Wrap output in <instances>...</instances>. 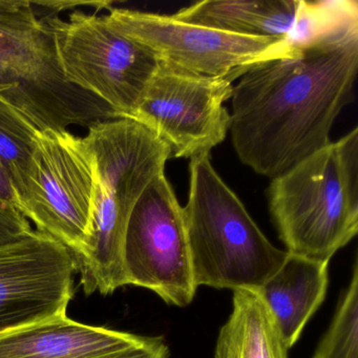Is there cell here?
<instances>
[{
    "label": "cell",
    "instance_id": "obj_19",
    "mask_svg": "<svg viewBox=\"0 0 358 358\" xmlns=\"http://www.w3.org/2000/svg\"><path fill=\"white\" fill-rule=\"evenodd\" d=\"M33 230L30 221L13 203L0 198V245L24 238Z\"/></svg>",
    "mask_w": 358,
    "mask_h": 358
},
{
    "label": "cell",
    "instance_id": "obj_1",
    "mask_svg": "<svg viewBox=\"0 0 358 358\" xmlns=\"http://www.w3.org/2000/svg\"><path fill=\"white\" fill-rule=\"evenodd\" d=\"M357 72L358 22L251 66L230 98L241 162L274 178L331 143Z\"/></svg>",
    "mask_w": 358,
    "mask_h": 358
},
{
    "label": "cell",
    "instance_id": "obj_6",
    "mask_svg": "<svg viewBox=\"0 0 358 358\" xmlns=\"http://www.w3.org/2000/svg\"><path fill=\"white\" fill-rule=\"evenodd\" d=\"M43 20L64 81L103 102L115 118H129L160 66L155 54L97 14L75 10L68 20Z\"/></svg>",
    "mask_w": 358,
    "mask_h": 358
},
{
    "label": "cell",
    "instance_id": "obj_22",
    "mask_svg": "<svg viewBox=\"0 0 358 358\" xmlns=\"http://www.w3.org/2000/svg\"><path fill=\"white\" fill-rule=\"evenodd\" d=\"M11 87H8V85H0V93H3V92L11 91Z\"/></svg>",
    "mask_w": 358,
    "mask_h": 358
},
{
    "label": "cell",
    "instance_id": "obj_17",
    "mask_svg": "<svg viewBox=\"0 0 358 358\" xmlns=\"http://www.w3.org/2000/svg\"><path fill=\"white\" fill-rule=\"evenodd\" d=\"M356 22L358 3L355 0H299L294 24L286 43L289 48L303 47Z\"/></svg>",
    "mask_w": 358,
    "mask_h": 358
},
{
    "label": "cell",
    "instance_id": "obj_2",
    "mask_svg": "<svg viewBox=\"0 0 358 358\" xmlns=\"http://www.w3.org/2000/svg\"><path fill=\"white\" fill-rule=\"evenodd\" d=\"M91 152L95 219L89 252L75 263L85 294H112L129 285L124 247L129 217L150 184L165 175L171 150L138 121H96L83 137Z\"/></svg>",
    "mask_w": 358,
    "mask_h": 358
},
{
    "label": "cell",
    "instance_id": "obj_10",
    "mask_svg": "<svg viewBox=\"0 0 358 358\" xmlns=\"http://www.w3.org/2000/svg\"><path fill=\"white\" fill-rule=\"evenodd\" d=\"M129 285L148 289L169 305L186 307L194 282L183 207L165 175L157 178L129 217L124 247Z\"/></svg>",
    "mask_w": 358,
    "mask_h": 358
},
{
    "label": "cell",
    "instance_id": "obj_21",
    "mask_svg": "<svg viewBox=\"0 0 358 358\" xmlns=\"http://www.w3.org/2000/svg\"><path fill=\"white\" fill-rule=\"evenodd\" d=\"M0 198L13 203L16 206L15 194H14V190L12 188L11 180H10L7 171L1 165H0Z\"/></svg>",
    "mask_w": 358,
    "mask_h": 358
},
{
    "label": "cell",
    "instance_id": "obj_5",
    "mask_svg": "<svg viewBox=\"0 0 358 358\" xmlns=\"http://www.w3.org/2000/svg\"><path fill=\"white\" fill-rule=\"evenodd\" d=\"M15 203L37 231L72 253L74 263L83 259L91 247L95 219L93 158L83 138L66 129H41Z\"/></svg>",
    "mask_w": 358,
    "mask_h": 358
},
{
    "label": "cell",
    "instance_id": "obj_23",
    "mask_svg": "<svg viewBox=\"0 0 358 358\" xmlns=\"http://www.w3.org/2000/svg\"><path fill=\"white\" fill-rule=\"evenodd\" d=\"M85 3H70L71 6H78V5H85ZM62 5L66 6V8L64 9H66V8L69 7V3H64V1H62Z\"/></svg>",
    "mask_w": 358,
    "mask_h": 358
},
{
    "label": "cell",
    "instance_id": "obj_16",
    "mask_svg": "<svg viewBox=\"0 0 358 358\" xmlns=\"http://www.w3.org/2000/svg\"><path fill=\"white\" fill-rule=\"evenodd\" d=\"M45 121L10 101L0 93V165L11 180L12 188L20 187L34 148V140Z\"/></svg>",
    "mask_w": 358,
    "mask_h": 358
},
{
    "label": "cell",
    "instance_id": "obj_4",
    "mask_svg": "<svg viewBox=\"0 0 358 358\" xmlns=\"http://www.w3.org/2000/svg\"><path fill=\"white\" fill-rule=\"evenodd\" d=\"M183 207L196 286L259 290L288 257L264 236L242 201L211 164L210 155L190 160Z\"/></svg>",
    "mask_w": 358,
    "mask_h": 358
},
{
    "label": "cell",
    "instance_id": "obj_14",
    "mask_svg": "<svg viewBox=\"0 0 358 358\" xmlns=\"http://www.w3.org/2000/svg\"><path fill=\"white\" fill-rule=\"evenodd\" d=\"M299 0H206L173 14L196 24L245 37L285 39L294 24Z\"/></svg>",
    "mask_w": 358,
    "mask_h": 358
},
{
    "label": "cell",
    "instance_id": "obj_7",
    "mask_svg": "<svg viewBox=\"0 0 358 358\" xmlns=\"http://www.w3.org/2000/svg\"><path fill=\"white\" fill-rule=\"evenodd\" d=\"M0 85L10 101L51 127L66 129L90 118L93 96L64 81L51 30L32 1L0 0Z\"/></svg>",
    "mask_w": 358,
    "mask_h": 358
},
{
    "label": "cell",
    "instance_id": "obj_11",
    "mask_svg": "<svg viewBox=\"0 0 358 358\" xmlns=\"http://www.w3.org/2000/svg\"><path fill=\"white\" fill-rule=\"evenodd\" d=\"M75 272L72 253L37 230L0 245V334L66 315Z\"/></svg>",
    "mask_w": 358,
    "mask_h": 358
},
{
    "label": "cell",
    "instance_id": "obj_12",
    "mask_svg": "<svg viewBox=\"0 0 358 358\" xmlns=\"http://www.w3.org/2000/svg\"><path fill=\"white\" fill-rule=\"evenodd\" d=\"M155 337L91 326L58 315L0 334V358H110Z\"/></svg>",
    "mask_w": 358,
    "mask_h": 358
},
{
    "label": "cell",
    "instance_id": "obj_15",
    "mask_svg": "<svg viewBox=\"0 0 358 358\" xmlns=\"http://www.w3.org/2000/svg\"><path fill=\"white\" fill-rule=\"evenodd\" d=\"M280 331L257 291H234V308L220 330L215 358H288Z\"/></svg>",
    "mask_w": 358,
    "mask_h": 358
},
{
    "label": "cell",
    "instance_id": "obj_3",
    "mask_svg": "<svg viewBox=\"0 0 358 358\" xmlns=\"http://www.w3.org/2000/svg\"><path fill=\"white\" fill-rule=\"evenodd\" d=\"M267 194L287 252L329 263L358 232V127L272 178Z\"/></svg>",
    "mask_w": 358,
    "mask_h": 358
},
{
    "label": "cell",
    "instance_id": "obj_13",
    "mask_svg": "<svg viewBox=\"0 0 358 358\" xmlns=\"http://www.w3.org/2000/svg\"><path fill=\"white\" fill-rule=\"evenodd\" d=\"M328 264L288 253L282 267L257 290L288 350L324 301Z\"/></svg>",
    "mask_w": 358,
    "mask_h": 358
},
{
    "label": "cell",
    "instance_id": "obj_9",
    "mask_svg": "<svg viewBox=\"0 0 358 358\" xmlns=\"http://www.w3.org/2000/svg\"><path fill=\"white\" fill-rule=\"evenodd\" d=\"M230 77H204L161 64L129 119L148 127L171 150V158L210 154L224 141L232 96Z\"/></svg>",
    "mask_w": 358,
    "mask_h": 358
},
{
    "label": "cell",
    "instance_id": "obj_8",
    "mask_svg": "<svg viewBox=\"0 0 358 358\" xmlns=\"http://www.w3.org/2000/svg\"><path fill=\"white\" fill-rule=\"evenodd\" d=\"M104 20L114 30L148 48L161 64L204 77L242 76L251 66L288 53L286 38L245 37L173 15L108 7Z\"/></svg>",
    "mask_w": 358,
    "mask_h": 358
},
{
    "label": "cell",
    "instance_id": "obj_20",
    "mask_svg": "<svg viewBox=\"0 0 358 358\" xmlns=\"http://www.w3.org/2000/svg\"><path fill=\"white\" fill-rule=\"evenodd\" d=\"M110 358H169V351L162 337H155L152 343L144 347Z\"/></svg>",
    "mask_w": 358,
    "mask_h": 358
},
{
    "label": "cell",
    "instance_id": "obj_18",
    "mask_svg": "<svg viewBox=\"0 0 358 358\" xmlns=\"http://www.w3.org/2000/svg\"><path fill=\"white\" fill-rule=\"evenodd\" d=\"M313 358H358V263Z\"/></svg>",
    "mask_w": 358,
    "mask_h": 358
}]
</instances>
